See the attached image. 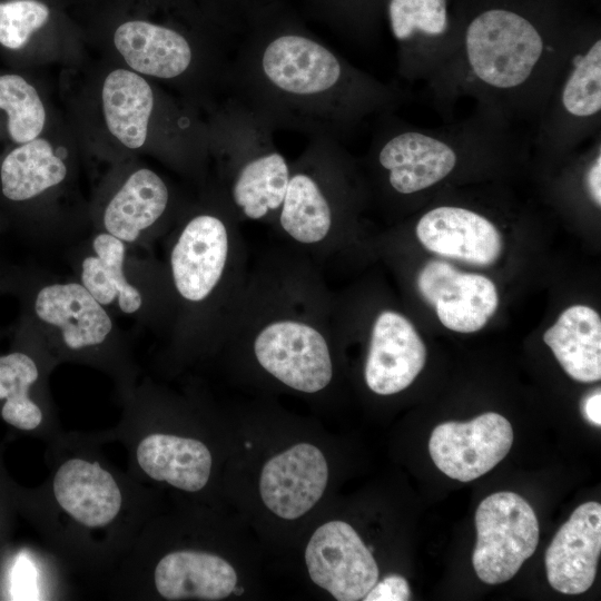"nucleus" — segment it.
Masks as SVG:
<instances>
[{
	"mask_svg": "<svg viewBox=\"0 0 601 601\" xmlns=\"http://www.w3.org/2000/svg\"><path fill=\"white\" fill-rule=\"evenodd\" d=\"M554 49L521 13L491 8L467 24L461 56L467 80L487 93L514 96L532 87L558 65Z\"/></svg>",
	"mask_w": 601,
	"mask_h": 601,
	"instance_id": "nucleus-2",
	"label": "nucleus"
},
{
	"mask_svg": "<svg viewBox=\"0 0 601 601\" xmlns=\"http://www.w3.org/2000/svg\"><path fill=\"white\" fill-rule=\"evenodd\" d=\"M59 505L76 521L99 528L110 523L121 508L120 490L109 472L97 462L71 459L53 479Z\"/></svg>",
	"mask_w": 601,
	"mask_h": 601,
	"instance_id": "nucleus-16",
	"label": "nucleus"
},
{
	"mask_svg": "<svg viewBox=\"0 0 601 601\" xmlns=\"http://www.w3.org/2000/svg\"><path fill=\"white\" fill-rule=\"evenodd\" d=\"M583 412L592 424L600 426L601 425V393L600 391L591 394L585 398L583 404Z\"/></svg>",
	"mask_w": 601,
	"mask_h": 601,
	"instance_id": "nucleus-34",
	"label": "nucleus"
},
{
	"mask_svg": "<svg viewBox=\"0 0 601 601\" xmlns=\"http://www.w3.org/2000/svg\"><path fill=\"white\" fill-rule=\"evenodd\" d=\"M14 599H32L36 593V571L28 559L20 555L12 572Z\"/></svg>",
	"mask_w": 601,
	"mask_h": 601,
	"instance_id": "nucleus-31",
	"label": "nucleus"
},
{
	"mask_svg": "<svg viewBox=\"0 0 601 601\" xmlns=\"http://www.w3.org/2000/svg\"><path fill=\"white\" fill-rule=\"evenodd\" d=\"M168 200L165 181L150 169H139L108 203L102 218L105 230L125 244L135 243L162 216Z\"/></svg>",
	"mask_w": 601,
	"mask_h": 601,
	"instance_id": "nucleus-21",
	"label": "nucleus"
},
{
	"mask_svg": "<svg viewBox=\"0 0 601 601\" xmlns=\"http://www.w3.org/2000/svg\"><path fill=\"white\" fill-rule=\"evenodd\" d=\"M426 362V348L411 322L385 311L376 318L365 364L371 391L391 395L408 387Z\"/></svg>",
	"mask_w": 601,
	"mask_h": 601,
	"instance_id": "nucleus-12",
	"label": "nucleus"
},
{
	"mask_svg": "<svg viewBox=\"0 0 601 601\" xmlns=\"http://www.w3.org/2000/svg\"><path fill=\"white\" fill-rule=\"evenodd\" d=\"M270 4V0H236V10L247 14L250 21L254 22L262 16L266 14V9Z\"/></svg>",
	"mask_w": 601,
	"mask_h": 601,
	"instance_id": "nucleus-33",
	"label": "nucleus"
},
{
	"mask_svg": "<svg viewBox=\"0 0 601 601\" xmlns=\"http://www.w3.org/2000/svg\"><path fill=\"white\" fill-rule=\"evenodd\" d=\"M67 176L62 159L51 145L35 138L10 151L0 168L1 190L13 201L31 199L59 185Z\"/></svg>",
	"mask_w": 601,
	"mask_h": 601,
	"instance_id": "nucleus-24",
	"label": "nucleus"
},
{
	"mask_svg": "<svg viewBox=\"0 0 601 601\" xmlns=\"http://www.w3.org/2000/svg\"><path fill=\"white\" fill-rule=\"evenodd\" d=\"M39 371L27 354L13 352L0 356V400H6L1 415L10 425L33 430L40 425V407L29 397V390L38 380Z\"/></svg>",
	"mask_w": 601,
	"mask_h": 601,
	"instance_id": "nucleus-26",
	"label": "nucleus"
},
{
	"mask_svg": "<svg viewBox=\"0 0 601 601\" xmlns=\"http://www.w3.org/2000/svg\"><path fill=\"white\" fill-rule=\"evenodd\" d=\"M237 574L223 558L198 551L165 555L155 570V585L167 600L218 601L236 587Z\"/></svg>",
	"mask_w": 601,
	"mask_h": 601,
	"instance_id": "nucleus-18",
	"label": "nucleus"
},
{
	"mask_svg": "<svg viewBox=\"0 0 601 601\" xmlns=\"http://www.w3.org/2000/svg\"><path fill=\"white\" fill-rule=\"evenodd\" d=\"M243 590L244 589L242 587H239V589H236V587H235L233 592H235L236 594H240V593H243Z\"/></svg>",
	"mask_w": 601,
	"mask_h": 601,
	"instance_id": "nucleus-36",
	"label": "nucleus"
},
{
	"mask_svg": "<svg viewBox=\"0 0 601 601\" xmlns=\"http://www.w3.org/2000/svg\"><path fill=\"white\" fill-rule=\"evenodd\" d=\"M305 561L313 582L338 601L362 600L378 579L371 550L343 521L327 522L314 532Z\"/></svg>",
	"mask_w": 601,
	"mask_h": 601,
	"instance_id": "nucleus-5",
	"label": "nucleus"
},
{
	"mask_svg": "<svg viewBox=\"0 0 601 601\" xmlns=\"http://www.w3.org/2000/svg\"><path fill=\"white\" fill-rule=\"evenodd\" d=\"M137 461L151 479L188 492L201 490L211 470V454L204 443L167 434L146 436L137 447Z\"/></svg>",
	"mask_w": 601,
	"mask_h": 601,
	"instance_id": "nucleus-20",
	"label": "nucleus"
},
{
	"mask_svg": "<svg viewBox=\"0 0 601 601\" xmlns=\"http://www.w3.org/2000/svg\"><path fill=\"white\" fill-rule=\"evenodd\" d=\"M313 2L329 18L341 13L346 0H313Z\"/></svg>",
	"mask_w": 601,
	"mask_h": 601,
	"instance_id": "nucleus-35",
	"label": "nucleus"
},
{
	"mask_svg": "<svg viewBox=\"0 0 601 601\" xmlns=\"http://www.w3.org/2000/svg\"><path fill=\"white\" fill-rule=\"evenodd\" d=\"M0 109L8 115V131L17 144L37 138L46 111L37 90L19 75L0 76Z\"/></svg>",
	"mask_w": 601,
	"mask_h": 601,
	"instance_id": "nucleus-28",
	"label": "nucleus"
},
{
	"mask_svg": "<svg viewBox=\"0 0 601 601\" xmlns=\"http://www.w3.org/2000/svg\"><path fill=\"white\" fill-rule=\"evenodd\" d=\"M327 480L324 454L315 445L299 443L266 462L259 491L264 504L273 513L294 520L318 502Z\"/></svg>",
	"mask_w": 601,
	"mask_h": 601,
	"instance_id": "nucleus-9",
	"label": "nucleus"
},
{
	"mask_svg": "<svg viewBox=\"0 0 601 601\" xmlns=\"http://www.w3.org/2000/svg\"><path fill=\"white\" fill-rule=\"evenodd\" d=\"M543 341L573 380L591 383L601 378V319L591 307L566 308Z\"/></svg>",
	"mask_w": 601,
	"mask_h": 601,
	"instance_id": "nucleus-19",
	"label": "nucleus"
},
{
	"mask_svg": "<svg viewBox=\"0 0 601 601\" xmlns=\"http://www.w3.org/2000/svg\"><path fill=\"white\" fill-rule=\"evenodd\" d=\"M114 42L129 67L161 79L184 76L195 59L194 47L183 32L148 21L120 24Z\"/></svg>",
	"mask_w": 601,
	"mask_h": 601,
	"instance_id": "nucleus-15",
	"label": "nucleus"
},
{
	"mask_svg": "<svg viewBox=\"0 0 601 601\" xmlns=\"http://www.w3.org/2000/svg\"><path fill=\"white\" fill-rule=\"evenodd\" d=\"M461 130L436 132L407 127L380 131L376 159L387 173L390 186L398 194H414L445 179L456 167L455 140Z\"/></svg>",
	"mask_w": 601,
	"mask_h": 601,
	"instance_id": "nucleus-4",
	"label": "nucleus"
},
{
	"mask_svg": "<svg viewBox=\"0 0 601 601\" xmlns=\"http://www.w3.org/2000/svg\"><path fill=\"white\" fill-rule=\"evenodd\" d=\"M416 236L428 250L475 265L493 264L502 249L496 227L480 214L456 206H440L425 213Z\"/></svg>",
	"mask_w": 601,
	"mask_h": 601,
	"instance_id": "nucleus-13",
	"label": "nucleus"
},
{
	"mask_svg": "<svg viewBox=\"0 0 601 601\" xmlns=\"http://www.w3.org/2000/svg\"><path fill=\"white\" fill-rule=\"evenodd\" d=\"M417 288L435 308L441 323L459 333L481 329L499 304L492 280L479 274L461 272L442 260H431L421 269Z\"/></svg>",
	"mask_w": 601,
	"mask_h": 601,
	"instance_id": "nucleus-8",
	"label": "nucleus"
},
{
	"mask_svg": "<svg viewBox=\"0 0 601 601\" xmlns=\"http://www.w3.org/2000/svg\"><path fill=\"white\" fill-rule=\"evenodd\" d=\"M92 250L81 263L80 283L101 305L116 303L124 314L137 313L142 296L125 273L126 244L105 231L93 237Z\"/></svg>",
	"mask_w": 601,
	"mask_h": 601,
	"instance_id": "nucleus-23",
	"label": "nucleus"
},
{
	"mask_svg": "<svg viewBox=\"0 0 601 601\" xmlns=\"http://www.w3.org/2000/svg\"><path fill=\"white\" fill-rule=\"evenodd\" d=\"M228 235L223 220L201 214L181 230L170 255L175 287L189 302L204 300L215 288L225 268Z\"/></svg>",
	"mask_w": 601,
	"mask_h": 601,
	"instance_id": "nucleus-11",
	"label": "nucleus"
},
{
	"mask_svg": "<svg viewBox=\"0 0 601 601\" xmlns=\"http://www.w3.org/2000/svg\"><path fill=\"white\" fill-rule=\"evenodd\" d=\"M477 541L472 555L481 581L499 584L512 579L535 551L539 523L531 505L511 491L485 497L475 513Z\"/></svg>",
	"mask_w": 601,
	"mask_h": 601,
	"instance_id": "nucleus-3",
	"label": "nucleus"
},
{
	"mask_svg": "<svg viewBox=\"0 0 601 601\" xmlns=\"http://www.w3.org/2000/svg\"><path fill=\"white\" fill-rule=\"evenodd\" d=\"M49 14V8L39 0L0 2V45L12 50L21 49L47 22Z\"/></svg>",
	"mask_w": 601,
	"mask_h": 601,
	"instance_id": "nucleus-29",
	"label": "nucleus"
},
{
	"mask_svg": "<svg viewBox=\"0 0 601 601\" xmlns=\"http://www.w3.org/2000/svg\"><path fill=\"white\" fill-rule=\"evenodd\" d=\"M101 98L109 131L126 147H141L155 104L150 85L136 72L117 69L105 79Z\"/></svg>",
	"mask_w": 601,
	"mask_h": 601,
	"instance_id": "nucleus-22",
	"label": "nucleus"
},
{
	"mask_svg": "<svg viewBox=\"0 0 601 601\" xmlns=\"http://www.w3.org/2000/svg\"><path fill=\"white\" fill-rule=\"evenodd\" d=\"M234 98L273 130L339 140L397 92L352 66L300 24L264 14L236 49L228 71Z\"/></svg>",
	"mask_w": 601,
	"mask_h": 601,
	"instance_id": "nucleus-1",
	"label": "nucleus"
},
{
	"mask_svg": "<svg viewBox=\"0 0 601 601\" xmlns=\"http://www.w3.org/2000/svg\"><path fill=\"white\" fill-rule=\"evenodd\" d=\"M279 223L294 239L304 244L322 240L332 226V205L321 181L308 170L289 173L280 205Z\"/></svg>",
	"mask_w": 601,
	"mask_h": 601,
	"instance_id": "nucleus-25",
	"label": "nucleus"
},
{
	"mask_svg": "<svg viewBox=\"0 0 601 601\" xmlns=\"http://www.w3.org/2000/svg\"><path fill=\"white\" fill-rule=\"evenodd\" d=\"M511 423L495 412L470 422H445L433 430L430 455L445 475L461 482L473 481L492 470L513 444Z\"/></svg>",
	"mask_w": 601,
	"mask_h": 601,
	"instance_id": "nucleus-6",
	"label": "nucleus"
},
{
	"mask_svg": "<svg viewBox=\"0 0 601 601\" xmlns=\"http://www.w3.org/2000/svg\"><path fill=\"white\" fill-rule=\"evenodd\" d=\"M587 189L594 204L601 205V155L598 152L585 175Z\"/></svg>",
	"mask_w": 601,
	"mask_h": 601,
	"instance_id": "nucleus-32",
	"label": "nucleus"
},
{
	"mask_svg": "<svg viewBox=\"0 0 601 601\" xmlns=\"http://www.w3.org/2000/svg\"><path fill=\"white\" fill-rule=\"evenodd\" d=\"M33 311L40 322L59 329L65 345L75 351L102 344L114 328L105 306L77 282L41 287Z\"/></svg>",
	"mask_w": 601,
	"mask_h": 601,
	"instance_id": "nucleus-14",
	"label": "nucleus"
},
{
	"mask_svg": "<svg viewBox=\"0 0 601 601\" xmlns=\"http://www.w3.org/2000/svg\"><path fill=\"white\" fill-rule=\"evenodd\" d=\"M387 14L392 35L400 43L403 59L417 36L437 38L447 31L446 0H388Z\"/></svg>",
	"mask_w": 601,
	"mask_h": 601,
	"instance_id": "nucleus-27",
	"label": "nucleus"
},
{
	"mask_svg": "<svg viewBox=\"0 0 601 601\" xmlns=\"http://www.w3.org/2000/svg\"><path fill=\"white\" fill-rule=\"evenodd\" d=\"M601 552V505L578 506L559 529L545 552L550 585L564 594H580L593 583Z\"/></svg>",
	"mask_w": 601,
	"mask_h": 601,
	"instance_id": "nucleus-10",
	"label": "nucleus"
},
{
	"mask_svg": "<svg viewBox=\"0 0 601 601\" xmlns=\"http://www.w3.org/2000/svg\"><path fill=\"white\" fill-rule=\"evenodd\" d=\"M411 598L410 585L405 578L391 574L376 582L363 598L364 601H406Z\"/></svg>",
	"mask_w": 601,
	"mask_h": 601,
	"instance_id": "nucleus-30",
	"label": "nucleus"
},
{
	"mask_svg": "<svg viewBox=\"0 0 601 601\" xmlns=\"http://www.w3.org/2000/svg\"><path fill=\"white\" fill-rule=\"evenodd\" d=\"M254 351L268 373L294 390L315 393L332 380L327 343L304 323L279 321L267 325L257 335Z\"/></svg>",
	"mask_w": 601,
	"mask_h": 601,
	"instance_id": "nucleus-7",
	"label": "nucleus"
},
{
	"mask_svg": "<svg viewBox=\"0 0 601 601\" xmlns=\"http://www.w3.org/2000/svg\"><path fill=\"white\" fill-rule=\"evenodd\" d=\"M578 49L564 62L560 85H553L552 128L564 129L565 135L589 129L601 112V40Z\"/></svg>",
	"mask_w": 601,
	"mask_h": 601,
	"instance_id": "nucleus-17",
	"label": "nucleus"
}]
</instances>
